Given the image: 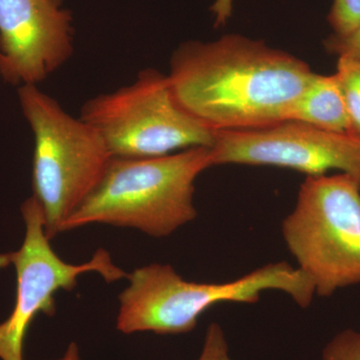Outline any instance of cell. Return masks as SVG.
Instances as JSON below:
<instances>
[{
    "mask_svg": "<svg viewBox=\"0 0 360 360\" xmlns=\"http://www.w3.org/2000/svg\"><path fill=\"white\" fill-rule=\"evenodd\" d=\"M314 75L304 61L262 40L229 34L179 45L167 75L184 108L220 131L288 122Z\"/></svg>",
    "mask_w": 360,
    "mask_h": 360,
    "instance_id": "obj_1",
    "label": "cell"
},
{
    "mask_svg": "<svg viewBox=\"0 0 360 360\" xmlns=\"http://www.w3.org/2000/svg\"><path fill=\"white\" fill-rule=\"evenodd\" d=\"M212 167L210 148L158 158H112L98 186L66 219L61 232L108 224L167 238L198 217L195 181Z\"/></svg>",
    "mask_w": 360,
    "mask_h": 360,
    "instance_id": "obj_2",
    "label": "cell"
},
{
    "mask_svg": "<svg viewBox=\"0 0 360 360\" xmlns=\"http://www.w3.org/2000/svg\"><path fill=\"white\" fill-rule=\"evenodd\" d=\"M118 296L116 328L124 335H182L198 326L201 315L224 302L255 304L265 291H281L302 309L312 303L314 284L288 262L269 264L234 281L220 283L184 279L169 264H151L129 274Z\"/></svg>",
    "mask_w": 360,
    "mask_h": 360,
    "instance_id": "obj_3",
    "label": "cell"
},
{
    "mask_svg": "<svg viewBox=\"0 0 360 360\" xmlns=\"http://www.w3.org/2000/svg\"><path fill=\"white\" fill-rule=\"evenodd\" d=\"M18 99L34 136L33 196L52 240L94 193L113 156L92 125L70 115L37 85L18 87Z\"/></svg>",
    "mask_w": 360,
    "mask_h": 360,
    "instance_id": "obj_4",
    "label": "cell"
},
{
    "mask_svg": "<svg viewBox=\"0 0 360 360\" xmlns=\"http://www.w3.org/2000/svg\"><path fill=\"white\" fill-rule=\"evenodd\" d=\"M281 233L315 295L360 284V186L349 175L307 176Z\"/></svg>",
    "mask_w": 360,
    "mask_h": 360,
    "instance_id": "obj_5",
    "label": "cell"
},
{
    "mask_svg": "<svg viewBox=\"0 0 360 360\" xmlns=\"http://www.w3.org/2000/svg\"><path fill=\"white\" fill-rule=\"evenodd\" d=\"M79 117L101 134L113 158L212 148L217 139V130L179 103L168 75L153 68L141 70L132 84L89 99Z\"/></svg>",
    "mask_w": 360,
    "mask_h": 360,
    "instance_id": "obj_6",
    "label": "cell"
},
{
    "mask_svg": "<svg viewBox=\"0 0 360 360\" xmlns=\"http://www.w3.org/2000/svg\"><path fill=\"white\" fill-rule=\"evenodd\" d=\"M21 213L26 227L25 240L20 250L7 255L16 269L18 290L13 312L0 323L1 360H23L26 333L33 319L39 314H56V293L75 290L82 274L96 272L108 283L129 277L104 248L97 250L84 264H68L60 258L51 248L44 212L34 196L22 203Z\"/></svg>",
    "mask_w": 360,
    "mask_h": 360,
    "instance_id": "obj_7",
    "label": "cell"
},
{
    "mask_svg": "<svg viewBox=\"0 0 360 360\" xmlns=\"http://www.w3.org/2000/svg\"><path fill=\"white\" fill-rule=\"evenodd\" d=\"M210 149L213 167L265 165L296 170L307 176L338 170L360 186V137L352 134L290 120L260 129L220 130Z\"/></svg>",
    "mask_w": 360,
    "mask_h": 360,
    "instance_id": "obj_8",
    "label": "cell"
},
{
    "mask_svg": "<svg viewBox=\"0 0 360 360\" xmlns=\"http://www.w3.org/2000/svg\"><path fill=\"white\" fill-rule=\"evenodd\" d=\"M63 0H0V77L37 85L68 63L75 30Z\"/></svg>",
    "mask_w": 360,
    "mask_h": 360,
    "instance_id": "obj_9",
    "label": "cell"
},
{
    "mask_svg": "<svg viewBox=\"0 0 360 360\" xmlns=\"http://www.w3.org/2000/svg\"><path fill=\"white\" fill-rule=\"evenodd\" d=\"M290 120L341 134H352L336 75L315 73L293 108Z\"/></svg>",
    "mask_w": 360,
    "mask_h": 360,
    "instance_id": "obj_10",
    "label": "cell"
},
{
    "mask_svg": "<svg viewBox=\"0 0 360 360\" xmlns=\"http://www.w3.org/2000/svg\"><path fill=\"white\" fill-rule=\"evenodd\" d=\"M340 82L352 134L360 137V61L338 56L335 73Z\"/></svg>",
    "mask_w": 360,
    "mask_h": 360,
    "instance_id": "obj_11",
    "label": "cell"
},
{
    "mask_svg": "<svg viewBox=\"0 0 360 360\" xmlns=\"http://www.w3.org/2000/svg\"><path fill=\"white\" fill-rule=\"evenodd\" d=\"M328 22L335 37H347L360 25V0H333Z\"/></svg>",
    "mask_w": 360,
    "mask_h": 360,
    "instance_id": "obj_12",
    "label": "cell"
},
{
    "mask_svg": "<svg viewBox=\"0 0 360 360\" xmlns=\"http://www.w3.org/2000/svg\"><path fill=\"white\" fill-rule=\"evenodd\" d=\"M321 360H360V330L345 329L331 338Z\"/></svg>",
    "mask_w": 360,
    "mask_h": 360,
    "instance_id": "obj_13",
    "label": "cell"
},
{
    "mask_svg": "<svg viewBox=\"0 0 360 360\" xmlns=\"http://www.w3.org/2000/svg\"><path fill=\"white\" fill-rule=\"evenodd\" d=\"M198 360H234L229 355L224 328L217 322H212L206 329L205 342Z\"/></svg>",
    "mask_w": 360,
    "mask_h": 360,
    "instance_id": "obj_14",
    "label": "cell"
},
{
    "mask_svg": "<svg viewBox=\"0 0 360 360\" xmlns=\"http://www.w3.org/2000/svg\"><path fill=\"white\" fill-rule=\"evenodd\" d=\"M326 46L338 56H348L360 61V25L347 37L333 35L329 37Z\"/></svg>",
    "mask_w": 360,
    "mask_h": 360,
    "instance_id": "obj_15",
    "label": "cell"
},
{
    "mask_svg": "<svg viewBox=\"0 0 360 360\" xmlns=\"http://www.w3.org/2000/svg\"><path fill=\"white\" fill-rule=\"evenodd\" d=\"M210 11L214 15L215 26L226 25L233 11V0H215Z\"/></svg>",
    "mask_w": 360,
    "mask_h": 360,
    "instance_id": "obj_16",
    "label": "cell"
},
{
    "mask_svg": "<svg viewBox=\"0 0 360 360\" xmlns=\"http://www.w3.org/2000/svg\"><path fill=\"white\" fill-rule=\"evenodd\" d=\"M56 360H82V359H80L79 347H78L77 343H70V345L66 348L63 356Z\"/></svg>",
    "mask_w": 360,
    "mask_h": 360,
    "instance_id": "obj_17",
    "label": "cell"
}]
</instances>
